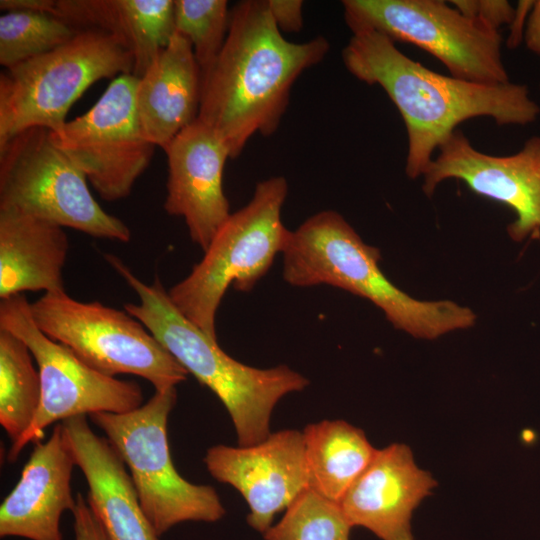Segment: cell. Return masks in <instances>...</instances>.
I'll list each match as a JSON object with an SVG mask.
<instances>
[{"label": "cell", "instance_id": "83f0119b", "mask_svg": "<svg viewBox=\"0 0 540 540\" xmlns=\"http://www.w3.org/2000/svg\"><path fill=\"white\" fill-rule=\"evenodd\" d=\"M75 498L76 505L72 511L75 540H110L86 498L80 492Z\"/></svg>", "mask_w": 540, "mask_h": 540}, {"label": "cell", "instance_id": "44dd1931", "mask_svg": "<svg viewBox=\"0 0 540 540\" xmlns=\"http://www.w3.org/2000/svg\"><path fill=\"white\" fill-rule=\"evenodd\" d=\"M69 240L63 227L0 210V298L25 291H63Z\"/></svg>", "mask_w": 540, "mask_h": 540}, {"label": "cell", "instance_id": "3957f363", "mask_svg": "<svg viewBox=\"0 0 540 540\" xmlns=\"http://www.w3.org/2000/svg\"><path fill=\"white\" fill-rule=\"evenodd\" d=\"M104 257L138 296L139 303H126L124 309L219 398L233 422L239 446L265 440L271 434L270 418L277 402L303 390L308 379L286 365L259 369L238 362L181 314L157 275L146 284L117 256Z\"/></svg>", "mask_w": 540, "mask_h": 540}, {"label": "cell", "instance_id": "8fae6325", "mask_svg": "<svg viewBox=\"0 0 540 540\" xmlns=\"http://www.w3.org/2000/svg\"><path fill=\"white\" fill-rule=\"evenodd\" d=\"M352 33L380 32L413 44L441 61L451 76L482 84L509 82L499 31L488 29L441 0H344Z\"/></svg>", "mask_w": 540, "mask_h": 540}, {"label": "cell", "instance_id": "7c38bea8", "mask_svg": "<svg viewBox=\"0 0 540 540\" xmlns=\"http://www.w3.org/2000/svg\"><path fill=\"white\" fill-rule=\"evenodd\" d=\"M137 82L133 74L117 76L87 112L67 121L60 131H50L53 143L106 201L130 195L156 147L145 138L138 120Z\"/></svg>", "mask_w": 540, "mask_h": 540}, {"label": "cell", "instance_id": "ba28073f", "mask_svg": "<svg viewBox=\"0 0 540 540\" xmlns=\"http://www.w3.org/2000/svg\"><path fill=\"white\" fill-rule=\"evenodd\" d=\"M0 210H14L95 238L129 242V227L107 213L88 181L52 141L50 130H23L0 146Z\"/></svg>", "mask_w": 540, "mask_h": 540}, {"label": "cell", "instance_id": "6da1fadb", "mask_svg": "<svg viewBox=\"0 0 540 540\" xmlns=\"http://www.w3.org/2000/svg\"><path fill=\"white\" fill-rule=\"evenodd\" d=\"M329 48L323 36L303 43L286 40L267 0L239 2L230 11L224 45L202 77L197 119L223 141L230 158L238 157L254 134L277 130L294 82Z\"/></svg>", "mask_w": 540, "mask_h": 540}, {"label": "cell", "instance_id": "4dcf8cb0", "mask_svg": "<svg viewBox=\"0 0 540 540\" xmlns=\"http://www.w3.org/2000/svg\"><path fill=\"white\" fill-rule=\"evenodd\" d=\"M533 1H519L518 5L516 7V14L515 18L510 25V34L507 41V46L509 48L516 47L521 40L522 37V28L524 25L525 20H527V17L529 15V12L532 8Z\"/></svg>", "mask_w": 540, "mask_h": 540}, {"label": "cell", "instance_id": "ffe728a7", "mask_svg": "<svg viewBox=\"0 0 540 540\" xmlns=\"http://www.w3.org/2000/svg\"><path fill=\"white\" fill-rule=\"evenodd\" d=\"M50 15L77 30L97 29L113 35L131 54L137 77L175 33L174 0H53Z\"/></svg>", "mask_w": 540, "mask_h": 540}, {"label": "cell", "instance_id": "f546056e", "mask_svg": "<svg viewBox=\"0 0 540 540\" xmlns=\"http://www.w3.org/2000/svg\"><path fill=\"white\" fill-rule=\"evenodd\" d=\"M524 41L526 47L540 55V0L533 1L525 24Z\"/></svg>", "mask_w": 540, "mask_h": 540}, {"label": "cell", "instance_id": "d6986e66", "mask_svg": "<svg viewBox=\"0 0 540 540\" xmlns=\"http://www.w3.org/2000/svg\"><path fill=\"white\" fill-rule=\"evenodd\" d=\"M202 73L192 44L175 32L145 73L138 77L135 104L145 138L163 150L198 118Z\"/></svg>", "mask_w": 540, "mask_h": 540}, {"label": "cell", "instance_id": "52a82bcc", "mask_svg": "<svg viewBox=\"0 0 540 540\" xmlns=\"http://www.w3.org/2000/svg\"><path fill=\"white\" fill-rule=\"evenodd\" d=\"M176 401L173 387L155 391L132 411L90 415L125 463L141 507L159 537L179 523L215 522L225 514L213 487L187 481L174 466L167 422Z\"/></svg>", "mask_w": 540, "mask_h": 540}, {"label": "cell", "instance_id": "f1b7e54d", "mask_svg": "<svg viewBox=\"0 0 540 540\" xmlns=\"http://www.w3.org/2000/svg\"><path fill=\"white\" fill-rule=\"evenodd\" d=\"M269 12L280 31L298 32L303 27V1L267 0Z\"/></svg>", "mask_w": 540, "mask_h": 540}, {"label": "cell", "instance_id": "4fadbf2b", "mask_svg": "<svg viewBox=\"0 0 540 540\" xmlns=\"http://www.w3.org/2000/svg\"><path fill=\"white\" fill-rule=\"evenodd\" d=\"M423 173V192L431 197L444 180L458 179L474 193L508 206L516 219L509 237L521 242L540 238V137L527 139L522 149L494 156L474 148L458 129L438 147Z\"/></svg>", "mask_w": 540, "mask_h": 540}, {"label": "cell", "instance_id": "e0dca14e", "mask_svg": "<svg viewBox=\"0 0 540 540\" xmlns=\"http://www.w3.org/2000/svg\"><path fill=\"white\" fill-rule=\"evenodd\" d=\"M436 484L407 445L394 443L377 449L339 504L352 527H365L382 540H413L412 512Z\"/></svg>", "mask_w": 540, "mask_h": 540}, {"label": "cell", "instance_id": "9c48e42d", "mask_svg": "<svg viewBox=\"0 0 540 540\" xmlns=\"http://www.w3.org/2000/svg\"><path fill=\"white\" fill-rule=\"evenodd\" d=\"M31 312L48 337L105 375H136L149 381L155 391L176 387L187 379L188 372L125 309L98 301L81 302L63 290L42 295L31 303Z\"/></svg>", "mask_w": 540, "mask_h": 540}, {"label": "cell", "instance_id": "5bb4252c", "mask_svg": "<svg viewBox=\"0 0 540 540\" xmlns=\"http://www.w3.org/2000/svg\"><path fill=\"white\" fill-rule=\"evenodd\" d=\"M208 472L246 500L248 524L265 533L274 516L307 488L309 473L303 432L281 430L251 446L215 445L205 454Z\"/></svg>", "mask_w": 540, "mask_h": 540}, {"label": "cell", "instance_id": "8992f818", "mask_svg": "<svg viewBox=\"0 0 540 540\" xmlns=\"http://www.w3.org/2000/svg\"><path fill=\"white\" fill-rule=\"evenodd\" d=\"M131 54L113 35L83 29L65 44L0 74V146L19 132L60 131L72 105L95 82L133 74Z\"/></svg>", "mask_w": 540, "mask_h": 540}, {"label": "cell", "instance_id": "d4e9b609", "mask_svg": "<svg viewBox=\"0 0 540 540\" xmlns=\"http://www.w3.org/2000/svg\"><path fill=\"white\" fill-rule=\"evenodd\" d=\"M352 526L340 504L312 488L303 491L282 519L265 533V540H350Z\"/></svg>", "mask_w": 540, "mask_h": 540}, {"label": "cell", "instance_id": "9a60e30c", "mask_svg": "<svg viewBox=\"0 0 540 540\" xmlns=\"http://www.w3.org/2000/svg\"><path fill=\"white\" fill-rule=\"evenodd\" d=\"M168 160L165 211L183 217L190 238L204 252L230 216L223 171L230 153L198 119L164 149Z\"/></svg>", "mask_w": 540, "mask_h": 540}, {"label": "cell", "instance_id": "7402d4cb", "mask_svg": "<svg viewBox=\"0 0 540 540\" xmlns=\"http://www.w3.org/2000/svg\"><path fill=\"white\" fill-rule=\"evenodd\" d=\"M303 436L309 487L339 503L377 449L361 429L343 420L308 424Z\"/></svg>", "mask_w": 540, "mask_h": 540}, {"label": "cell", "instance_id": "484cf974", "mask_svg": "<svg viewBox=\"0 0 540 540\" xmlns=\"http://www.w3.org/2000/svg\"><path fill=\"white\" fill-rule=\"evenodd\" d=\"M229 21L226 0H174L175 32L192 44L202 77L212 67L224 45Z\"/></svg>", "mask_w": 540, "mask_h": 540}, {"label": "cell", "instance_id": "277c9868", "mask_svg": "<svg viewBox=\"0 0 540 540\" xmlns=\"http://www.w3.org/2000/svg\"><path fill=\"white\" fill-rule=\"evenodd\" d=\"M282 254L283 278L290 285L326 284L366 298L396 329L413 337L432 340L476 322L468 307L450 300H417L397 288L378 265L379 249L364 243L336 211L309 217L291 232Z\"/></svg>", "mask_w": 540, "mask_h": 540}, {"label": "cell", "instance_id": "2e32d148", "mask_svg": "<svg viewBox=\"0 0 540 540\" xmlns=\"http://www.w3.org/2000/svg\"><path fill=\"white\" fill-rule=\"evenodd\" d=\"M76 466L62 423L37 442L13 490L0 506V537L63 540L61 517L73 511L71 476Z\"/></svg>", "mask_w": 540, "mask_h": 540}, {"label": "cell", "instance_id": "30bf717a", "mask_svg": "<svg viewBox=\"0 0 540 540\" xmlns=\"http://www.w3.org/2000/svg\"><path fill=\"white\" fill-rule=\"evenodd\" d=\"M0 329L27 345L41 380L39 409L26 432L11 444L10 462L16 461L29 443L41 441L53 423L100 412L126 413L142 405L143 392L137 383L93 369L69 347L48 337L35 323L25 295L1 300Z\"/></svg>", "mask_w": 540, "mask_h": 540}, {"label": "cell", "instance_id": "7a4b0ae2", "mask_svg": "<svg viewBox=\"0 0 540 540\" xmlns=\"http://www.w3.org/2000/svg\"><path fill=\"white\" fill-rule=\"evenodd\" d=\"M342 59L355 78L382 87L400 112L408 139L405 172L411 179L423 175L461 122L490 117L500 126L527 125L540 113L526 85L482 84L436 73L374 30L353 33Z\"/></svg>", "mask_w": 540, "mask_h": 540}, {"label": "cell", "instance_id": "ac0fdd59", "mask_svg": "<svg viewBox=\"0 0 540 540\" xmlns=\"http://www.w3.org/2000/svg\"><path fill=\"white\" fill-rule=\"evenodd\" d=\"M76 466L88 484L90 509L110 540H159L122 458L107 438L94 433L86 416L61 422Z\"/></svg>", "mask_w": 540, "mask_h": 540}, {"label": "cell", "instance_id": "5b68a950", "mask_svg": "<svg viewBox=\"0 0 540 540\" xmlns=\"http://www.w3.org/2000/svg\"><path fill=\"white\" fill-rule=\"evenodd\" d=\"M287 193L284 177L259 182L249 203L218 230L202 260L168 290L181 314L211 339L217 340L216 312L228 287L249 292L284 251L292 232L281 220Z\"/></svg>", "mask_w": 540, "mask_h": 540}, {"label": "cell", "instance_id": "4316f807", "mask_svg": "<svg viewBox=\"0 0 540 540\" xmlns=\"http://www.w3.org/2000/svg\"><path fill=\"white\" fill-rule=\"evenodd\" d=\"M449 4L494 31H499L502 25H511L516 14V8L506 0H452Z\"/></svg>", "mask_w": 540, "mask_h": 540}, {"label": "cell", "instance_id": "603a6c76", "mask_svg": "<svg viewBox=\"0 0 540 540\" xmlns=\"http://www.w3.org/2000/svg\"><path fill=\"white\" fill-rule=\"evenodd\" d=\"M16 335L0 329V424L15 443L33 422L41 401L39 371Z\"/></svg>", "mask_w": 540, "mask_h": 540}, {"label": "cell", "instance_id": "cb8c5ba5", "mask_svg": "<svg viewBox=\"0 0 540 540\" xmlns=\"http://www.w3.org/2000/svg\"><path fill=\"white\" fill-rule=\"evenodd\" d=\"M78 31L47 13L5 11L0 17V64L7 69L45 54L71 40Z\"/></svg>", "mask_w": 540, "mask_h": 540}]
</instances>
